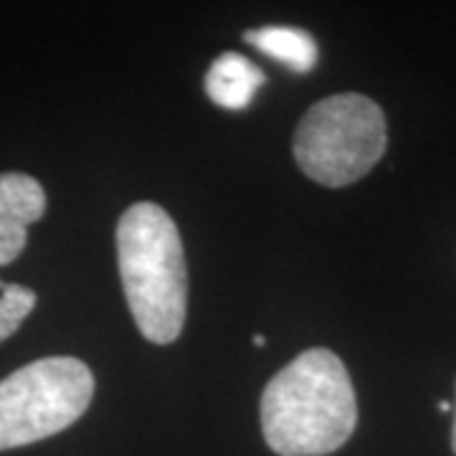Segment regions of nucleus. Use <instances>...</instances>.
<instances>
[{"label": "nucleus", "instance_id": "f257e3e1", "mask_svg": "<svg viewBox=\"0 0 456 456\" xmlns=\"http://www.w3.org/2000/svg\"><path fill=\"white\" fill-rule=\"evenodd\" d=\"M358 426L355 388L342 360L325 347L305 350L261 395V431L279 456L338 452Z\"/></svg>", "mask_w": 456, "mask_h": 456}, {"label": "nucleus", "instance_id": "f03ea898", "mask_svg": "<svg viewBox=\"0 0 456 456\" xmlns=\"http://www.w3.org/2000/svg\"><path fill=\"white\" fill-rule=\"evenodd\" d=\"M117 261L134 325L150 342L178 340L188 312V272L178 226L155 203H134L117 224Z\"/></svg>", "mask_w": 456, "mask_h": 456}, {"label": "nucleus", "instance_id": "9b49d317", "mask_svg": "<svg viewBox=\"0 0 456 456\" xmlns=\"http://www.w3.org/2000/svg\"><path fill=\"white\" fill-rule=\"evenodd\" d=\"M254 345H259V347H264V338H261V335H256V338H254Z\"/></svg>", "mask_w": 456, "mask_h": 456}, {"label": "nucleus", "instance_id": "39448f33", "mask_svg": "<svg viewBox=\"0 0 456 456\" xmlns=\"http://www.w3.org/2000/svg\"><path fill=\"white\" fill-rule=\"evenodd\" d=\"M46 213L44 185L23 173L0 175V266L13 264L28 241V226Z\"/></svg>", "mask_w": 456, "mask_h": 456}, {"label": "nucleus", "instance_id": "20e7f679", "mask_svg": "<svg viewBox=\"0 0 456 456\" xmlns=\"http://www.w3.org/2000/svg\"><path fill=\"white\" fill-rule=\"evenodd\" d=\"M94 375L77 358H44L0 380V452L49 439L79 421Z\"/></svg>", "mask_w": 456, "mask_h": 456}, {"label": "nucleus", "instance_id": "1a4fd4ad", "mask_svg": "<svg viewBox=\"0 0 456 456\" xmlns=\"http://www.w3.org/2000/svg\"><path fill=\"white\" fill-rule=\"evenodd\" d=\"M439 411H444V413H446V411H452V403H449V401H441Z\"/></svg>", "mask_w": 456, "mask_h": 456}, {"label": "nucleus", "instance_id": "7ed1b4c3", "mask_svg": "<svg viewBox=\"0 0 456 456\" xmlns=\"http://www.w3.org/2000/svg\"><path fill=\"white\" fill-rule=\"evenodd\" d=\"M386 142V114L373 99L335 94L302 117L294 134V158L314 183L345 188L373 170Z\"/></svg>", "mask_w": 456, "mask_h": 456}, {"label": "nucleus", "instance_id": "9d476101", "mask_svg": "<svg viewBox=\"0 0 456 456\" xmlns=\"http://www.w3.org/2000/svg\"><path fill=\"white\" fill-rule=\"evenodd\" d=\"M452 449H454V454H456V416H454V431H452Z\"/></svg>", "mask_w": 456, "mask_h": 456}, {"label": "nucleus", "instance_id": "0eeeda50", "mask_svg": "<svg viewBox=\"0 0 456 456\" xmlns=\"http://www.w3.org/2000/svg\"><path fill=\"white\" fill-rule=\"evenodd\" d=\"M246 44H251L261 53L277 59L279 64L289 66L294 71H310L317 64V44L310 33L302 28L287 26H266L244 36Z\"/></svg>", "mask_w": 456, "mask_h": 456}, {"label": "nucleus", "instance_id": "423d86ee", "mask_svg": "<svg viewBox=\"0 0 456 456\" xmlns=\"http://www.w3.org/2000/svg\"><path fill=\"white\" fill-rule=\"evenodd\" d=\"M261 84H264V74L259 66H254V61L233 51L218 56L206 74V92L213 104L233 112L251 104Z\"/></svg>", "mask_w": 456, "mask_h": 456}, {"label": "nucleus", "instance_id": "6e6552de", "mask_svg": "<svg viewBox=\"0 0 456 456\" xmlns=\"http://www.w3.org/2000/svg\"><path fill=\"white\" fill-rule=\"evenodd\" d=\"M36 307V292L20 284H5L0 281V342L8 340L23 320Z\"/></svg>", "mask_w": 456, "mask_h": 456}]
</instances>
